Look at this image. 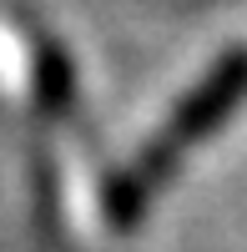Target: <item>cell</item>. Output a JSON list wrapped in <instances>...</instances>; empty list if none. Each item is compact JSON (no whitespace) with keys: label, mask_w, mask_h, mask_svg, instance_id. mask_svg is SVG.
<instances>
[{"label":"cell","mask_w":247,"mask_h":252,"mask_svg":"<svg viewBox=\"0 0 247 252\" xmlns=\"http://www.w3.org/2000/svg\"><path fill=\"white\" fill-rule=\"evenodd\" d=\"M247 101V46L222 51L202 81L167 111V121L156 126V136L141 146V152L116 166V172L101 182V212L116 232H136L141 217L152 212V202L161 197V187L177 177V166L187 152H197L222 121Z\"/></svg>","instance_id":"1"},{"label":"cell","mask_w":247,"mask_h":252,"mask_svg":"<svg viewBox=\"0 0 247 252\" xmlns=\"http://www.w3.org/2000/svg\"><path fill=\"white\" fill-rule=\"evenodd\" d=\"M31 86H35V111L46 121H66L76 106V66L71 51L51 40L46 31H31Z\"/></svg>","instance_id":"2"}]
</instances>
